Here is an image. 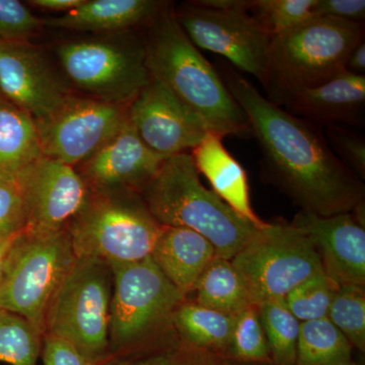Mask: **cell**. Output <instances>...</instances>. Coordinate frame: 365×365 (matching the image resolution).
<instances>
[{
	"label": "cell",
	"mask_w": 365,
	"mask_h": 365,
	"mask_svg": "<svg viewBox=\"0 0 365 365\" xmlns=\"http://www.w3.org/2000/svg\"><path fill=\"white\" fill-rule=\"evenodd\" d=\"M222 81L258 140L266 176L302 210L332 216L364 200V182L336 157L317 125L274 105L232 69Z\"/></svg>",
	"instance_id": "cell-1"
},
{
	"label": "cell",
	"mask_w": 365,
	"mask_h": 365,
	"mask_svg": "<svg viewBox=\"0 0 365 365\" xmlns=\"http://www.w3.org/2000/svg\"><path fill=\"white\" fill-rule=\"evenodd\" d=\"M148 26L144 38L145 61L151 78L165 86L182 104L222 136H249L246 115L222 76L165 9Z\"/></svg>",
	"instance_id": "cell-2"
},
{
	"label": "cell",
	"mask_w": 365,
	"mask_h": 365,
	"mask_svg": "<svg viewBox=\"0 0 365 365\" xmlns=\"http://www.w3.org/2000/svg\"><path fill=\"white\" fill-rule=\"evenodd\" d=\"M141 193L160 225L198 232L212 244L216 256L227 260L259 230L203 186L188 153L168 158Z\"/></svg>",
	"instance_id": "cell-3"
},
{
	"label": "cell",
	"mask_w": 365,
	"mask_h": 365,
	"mask_svg": "<svg viewBox=\"0 0 365 365\" xmlns=\"http://www.w3.org/2000/svg\"><path fill=\"white\" fill-rule=\"evenodd\" d=\"M364 41V24L317 16L271 38L262 85L282 107L297 91L323 85L346 71L348 56Z\"/></svg>",
	"instance_id": "cell-4"
},
{
	"label": "cell",
	"mask_w": 365,
	"mask_h": 365,
	"mask_svg": "<svg viewBox=\"0 0 365 365\" xmlns=\"http://www.w3.org/2000/svg\"><path fill=\"white\" fill-rule=\"evenodd\" d=\"M113 276L110 353L113 359L144 354L162 346V331L186 300L151 257L131 263H110ZM110 359V360H111Z\"/></svg>",
	"instance_id": "cell-5"
},
{
	"label": "cell",
	"mask_w": 365,
	"mask_h": 365,
	"mask_svg": "<svg viewBox=\"0 0 365 365\" xmlns=\"http://www.w3.org/2000/svg\"><path fill=\"white\" fill-rule=\"evenodd\" d=\"M163 225L132 190L91 191L67 227L76 258L131 263L150 257Z\"/></svg>",
	"instance_id": "cell-6"
},
{
	"label": "cell",
	"mask_w": 365,
	"mask_h": 365,
	"mask_svg": "<svg viewBox=\"0 0 365 365\" xmlns=\"http://www.w3.org/2000/svg\"><path fill=\"white\" fill-rule=\"evenodd\" d=\"M112 285L109 264L76 259L50 302L45 334L66 340L93 364L109 361Z\"/></svg>",
	"instance_id": "cell-7"
},
{
	"label": "cell",
	"mask_w": 365,
	"mask_h": 365,
	"mask_svg": "<svg viewBox=\"0 0 365 365\" xmlns=\"http://www.w3.org/2000/svg\"><path fill=\"white\" fill-rule=\"evenodd\" d=\"M71 235L24 232L7 255L0 280V309L18 314L45 334L50 302L76 261Z\"/></svg>",
	"instance_id": "cell-8"
},
{
	"label": "cell",
	"mask_w": 365,
	"mask_h": 365,
	"mask_svg": "<svg viewBox=\"0 0 365 365\" xmlns=\"http://www.w3.org/2000/svg\"><path fill=\"white\" fill-rule=\"evenodd\" d=\"M58 46L57 55L67 76L91 98L129 105L150 83L144 38L133 31Z\"/></svg>",
	"instance_id": "cell-9"
},
{
	"label": "cell",
	"mask_w": 365,
	"mask_h": 365,
	"mask_svg": "<svg viewBox=\"0 0 365 365\" xmlns=\"http://www.w3.org/2000/svg\"><path fill=\"white\" fill-rule=\"evenodd\" d=\"M248 290L250 304L284 299L300 283L324 272L312 242L292 225L267 223L232 259Z\"/></svg>",
	"instance_id": "cell-10"
},
{
	"label": "cell",
	"mask_w": 365,
	"mask_h": 365,
	"mask_svg": "<svg viewBox=\"0 0 365 365\" xmlns=\"http://www.w3.org/2000/svg\"><path fill=\"white\" fill-rule=\"evenodd\" d=\"M128 118V105L69 95L50 116L36 121L42 155L76 168L97 153Z\"/></svg>",
	"instance_id": "cell-11"
},
{
	"label": "cell",
	"mask_w": 365,
	"mask_h": 365,
	"mask_svg": "<svg viewBox=\"0 0 365 365\" xmlns=\"http://www.w3.org/2000/svg\"><path fill=\"white\" fill-rule=\"evenodd\" d=\"M197 48L225 57L240 71L263 83L271 36L247 11H215L191 1L174 11Z\"/></svg>",
	"instance_id": "cell-12"
},
{
	"label": "cell",
	"mask_w": 365,
	"mask_h": 365,
	"mask_svg": "<svg viewBox=\"0 0 365 365\" xmlns=\"http://www.w3.org/2000/svg\"><path fill=\"white\" fill-rule=\"evenodd\" d=\"M26 209V232L66 230L81 212L91 190L76 168L42 155L16 178Z\"/></svg>",
	"instance_id": "cell-13"
},
{
	"label": "cell",
	"mask_w": 365,
	"mask_h": 365,
	"mask_svg": "<svg viewBox=\"0 0 365 365\" xmlns=\"http://www.w3.org/2000/svg\"><path fill=\"white\" fill-rule=\"evenodd\" d=\"M0 91L36 121L50 116L71 93L41 48L21 41H0Z\"/></svg>",
	"instance_id": "cell-14"
},
{
	"label": "cell",
	"mask_w": 365,
	"mask_h": 365,
	"mask_svg": "<svg viewBox=\"0 0 365 365\" xmlns=\"http://www.w3.org/2000/svg\"><path fill=\"white\" fill-rule=\"evenodd\" d=\"M128 118L141 140L167 158L193 150L210 131L195 113L151 78L128 105Z\"/></svg>",
	"instance_id": "cell-15"
},
{
	"label": "cell",
	"mask_w": 365,
	"mask_h": 365,
	"mask_svg": "<svg viewBox=\"0 0 365 365\" xmlns=\"http://www.w3.org/2000/svg\"><path fill=\"white\" fill-rule=\"evenodd\" d=\"M290 223L312 242L329 278L365 287L364 225L351 212L321 216L302 210Z\"/></svg>",
	"instance_id": "cell-16"
},
{
	"label": "cell",
	"mask_w": 365,
	"mask_h": 365,
	"mask_svg": "<svg viewBox=\"0 0 365 365\" xmlns=\"http://www.w3.org/2000/svg\"><path fill=\"white\" fill-rule=\"evenodd\" d=\"M167 158L141 140L127 118L108 143L79 165V174L93 191L143 192Z\"/></svg>",
	"instance_id": "cell-17"
},
{
	"label": "cell",
	"mask_w": 365,
	"mask_h": 365,
	"mask_svg": "<svg viewBox=\"0 0 365 365\" xmlns=\"http://www.w3.org/2000/svg\"><path fill=\"white\" fill-rule=\"evenodd\" d=\"M282 107L317 126L340 123L361 126L364 121L365 76L342 72L323 85L297 91Z\"/></svg>",
	"instance_id": "cell-18"
},
{
	"label": "cell",
	"mask_w": 365,
	"mask_h": 365,
	"mask_svg": "<svg viewBox=\"0 0 365 365\" xmlns=\"http://www.w3.org/2000/svg\"><path fill=\"white\" fill-rule=\"evenodd\" d=\"M223 137L222 134L209 131L203 140L192 150L196 169L206 177L213 192L223 202L261 230L268 222H264L254 212L246 170L225 148Z\"/></svg>",
	"instance_id": "cell-19"
},
{
	"label": "cell",
	"mask_w": 365,
	"mask_h": 365,
	"mask_svg": "<svg viewBox=\"0 0 365 365\" xmlns=\"http://www.w3.org/2000/svg\"><path fill=\"white\" fill-rule=\"evenodd\" d=\"M168 6V2L158 0H85L69 13L43 20V26L79 32H126L150 25Z\"/></svg>",
	"instance_id": "cell-20"
},
{
	"label": "cell",
	"mask_w": 365,
	"mask_h": 365,
	"mask_svg": "<svg viewBox=\"0 0 365 365\" xmlns=\"http://www.w3.org/2000/svg\"><path fill=\"white\" fill-rule=\"evenodd\" d=\"M215 256V247L203 235L189 228L165 225L150 255L163 275L186 297Z\"/></svg>",
	"instance_id": "cell-21"
},
{
	"label": "cell",
	"mask_w": 365,
	"mask_h": 365,
	"mask_svg": "<svg viewBox=\"0 0 365 365\" xmlns=\"http://www.w3.org/2000/svg\"><path fill=\"white\" fill-rule=\"evenodd\" d=\"M41 157L39 133L32 115L6 98L0 101V178L16 180Z\"/></svg>",
	"instance_id": "cell-22"
},
{
	"label": "cell",
	"mask_w": 365,
	"mask_h": 365,
	"mask_svg": "<svg viewBox=\"0 0 365 365\" xmlns=\"http://www.w3.org/2000/svg\"><path fill=\"white\" fill-rule=\"evenodd\" d=\"M235 316L220 313L185 300L173 317L178 339L185 344L225 356Z\"/></svg>",
	"instance_id": "cell-23"
},
{
	"label": "cell",
	"mask_w": 365,
	"mask_h": 365,
	"mask_svg": "<svg viewBox=\"0 0 365 365\" xmlns=\"http://www.w3.org/2000/svg\"><path fill=\"white\" fill-rule=\"evenodd\" d=\"M192 302L220 313L237 316L251 306L248 290L232 261L215 256L197 281Z\"/></svg>",
	"instance_id": "cell-24"
},
{
	"label": "cell",
	"mask_w": 365,
	"mask_h": 365,
	"mask_svg": "<svg viewBox=\"0 0 365 365\" xmlns=\"http://www.w3.org/2000/svg\"><path fill=\"white\" fill-rule=\"evenodd\" d=\"M354 348L328 318L300 322L297 365H332L353 359Z\"/></svg>",
	"instance_id": "cell-25"
},
{
	"label": "cell",
	"mask_w": 365,
	"mask_h": 365,
	"mask_svg": "<svg viewBox=\"0 0 365 365\" xmlns=\"http://www.w3.org/2000/svg\"><path fill=\"white\" fill-rule=\"evenodd\" d=\"M272 365H297L300 322L288 309L285 299H274L258 306Z\"/></svg>",
	"instance_id": "cell-26"
},
{
	"label": "cell",
	"mask_w": 365,
	"mask_h": 365,
	"mask_svg": "<svg viewBox=\"0 0 365 365\" xmlns=\"http://www.w3.org/2000/svg\"><path fill=\"white\" fill-rule=\"evenodd\" d=\"M225 356L244 365H272L258 307L251 304L235 316L234 330Z\"/></svg>",
	"instance_id": "cell-27"
},
{
	"label": "cell",
	"mask_w": 365,
	"mask_h": 365,
	"mask_svg": "<svg viewBox=\"0 0 365 365\" xmlns=\"http://www.w3.org/2000/svg\"><path fill=\"white\" fill-rule=\"evenodd\" d=\"M43 336L26 319L0 309V361L11 365H37Z\"/></svg>",
	"instance_id": "cell-28"
},
{
	"label": "cell",
	"mask_w": 365,
	"mask_h": 365,
	"mask_svg": "<svg viewBox=\"0 0 365 365\" xmlns=\"http://www.w3.org/2000/svg\"><path fill=\"white\" fill-rule=\"evenodd\" d=\"M316 2L317 0H253L249 14L274 37L317 18Z\"/></svg>",
	"instance_id": "cell-29"
},
{
	"label": "cell",
	"mask_w": 365,
	"mask_h": 365,
	"mask_svg": "<svg viewBox=\"0 0 365 365\" xmlns=\"http://www.w3.org/2000/svg\"><path fill=\"white\" fill-rule=\"evenodd\" d=\"M364 288L340 285L327 317L360 352L365 350Z\"/></svg>",
	"instance_id": "cell-30"
},
{
	"label": "cell",
	"mask_w": 365,
	"mask_h": 365,
	"mask_svg": "<svg viewBox=\"0 0 365 365\" xmlns=\"http://www.w3.org/2000/svg\"><path fill=\"white\" fill-rule=\"evenodd\" d=\"M339 287L321 272L297 285L287 295L285 302L299 322L327 318Z\"/></svg>",
	"instance_id": "cell-31"
},
{
	"label": "cell",
	"mask_w": 365,
	"mask_h": 365,
	"mask_svg": "<svg viewBox=\"0 0 365 365\" xmlns=\"http://www.w3.org/2000/svg\"><path fill=\"white\" fill-rule=\"evenodd\" d=\"M103 365H244L223 355L199 349L179 339L153 351L128 359H113Z\"/></svg>",
	"instance_id": "cell-32"
},
{
	"label": "cell",
	"mask_w": 365,
	"mask_h": 365,
	"mask_svg": "<svg viewBox=\"0 0 365 365\" xmlns=\"http://www.w3.org/2000/svg\"><path fill=\"white\" fill-rule=\"evenodd\" d=\"M325 135L331 150L360 180L365 177V140L356 132L340 126L325 127Z\"/></svg>",
	"instance_id": "cell-33"
},
{
	"label": "cell",
	"mask_w": 365,
	"mask_h": 365,
	"mask_svg": "<svg viewBox=\"0 0 365 365\" xmlns=\"http://www.w3.org/2000/svg\"><path fill=\"white\" fill-rule=\"evenodd\" d=\"M26 227V209L16 180L0 178V237L20 235Z\"/></svg>",
	"instance_id": "cell-34"
},
{
	"label": "cell",
	"mask_w": 365,
	"mask_h": 365,
	"mask_svg": "<svg viewBox=\"0 0 365 365\" xmlns=\"http://www.w3.org/2000/svg\"><path fill=\"white\" fill-rule=\"evenodd\" d=\"M42 26L43 20L23 2L0 0V41L29 40Z\"/></svg>",
	"instance_id": "cell-35"
},
{
	"label": "cell",
	"mask_w": 365,
	"mask_h": 365,
	"mask_svg": "<svg viewBox=\"0 0 365 365\" xmlns=\"http://www.w3.org/2000/svg\"><path fill=\"white\" fill-rule=\"evenodd\" d=\"M41 354L44 365H97L86 359L66 340L51 334L43 336Z\"/></svg>",
	"instance_id": "cell-36"
},
{
	"label": "cell",
	"mask_w": 365,
	"mask_h": 365,
	"mask_svg": "<svg viewBox=\"0 0 365 365\" xmlns=\"http://www.w3.org/2000/svg\"><path fill=\"white\" fill-rule=\"evenodd\" d=\"M316 16H328L339 20L364 24V0H317Z\"/></svg>",
	"instance_id": "cell-37"
},
{
	"label": "cell",
	"mask_w": 365,
	"mask_h": 365,
	"mask_svg": "<svg viewBox=\"0 0 365 365\" xmlns=\"http://www.w3.org/2000/svg\"><path fill=\"white\" fill-rule=\"evenodd\" d=\"M191 2L195 6L215 11H240L249 13L253 0H196Z\"/></svg>",
	"instance_id": "cell-38"
},
{
	"label": "cell",
	"mask_w": 365,
	"mask_h": 365,
	"mask_svg": "<svg viewBox=\"0 0 365 365\" xmlns=\"http://www.w3.org/2000/svg\"><path fill=\"white\" fill-rule=\"evenodd\" d=\"M85 0H32L28 4L40 9L47 11H55L62 14L73 11L76 7L81 6Z\"/></svg>",
	"instance_id": "cell-39"
},
{
	"label": "cell",
	"mask_w": 365,
	"mask_h": 365,
	"mask_svg": "<svg viewBox=\"0 0 365 365\" xmlns=\"http://www.w3.org/2000/svg\"><path fill=\"white\" fill-rule=\"evenodd\" d=\"M346 71L356 76H364L365 72V43L362 41L348 56L345 66Z\"/></svg>",
	"instance_id": "cell-40"
},
{
	"label": "cell",
	"mask_w": 365,
	"mask_h": 365,
	"mask_svg": "<svg viewBox=\"0 0 365 365\" xmlns=\"http://www.w3.org/2000/svg\"><path fill=\"white\" fill-rule=\"evenodd\" d=\"M18 237L19 235L11 237H0V280H1L2 273H4L7 255Z\"/></svg>",
	"instance_id": "cell-41"
},
{
	"label": "cell",
	"mask_w": 365,
	"mask_h": 365,
	"mask_svg": "<svg viewBox=\"0 0 365 365\" xmlns=\"http://www.w3.org/2000/svg\"><path fill=\"white\" fill-rule=\"evenodd\" d=\"M332 365H359L354 360L351 359L349 361L342 362V364H332Z\"/></svg>",
	"instance_id": "cell-42"
},
{
	"label": "cell",
	"mask_w": 365,
	"mask_h": 365,
	"mask_svg": "<svg viewBox=\"0 0 365 365\" xmlns=\"http://www.w3.org/2000/svg\"><path fill=\"white\" fill-rule=\"evenodd\" d=\"M4 96H2L1 91H0V101L4 100Z\"/></svg>",
	"instance_id": "cell-43"
}]
</instances>
